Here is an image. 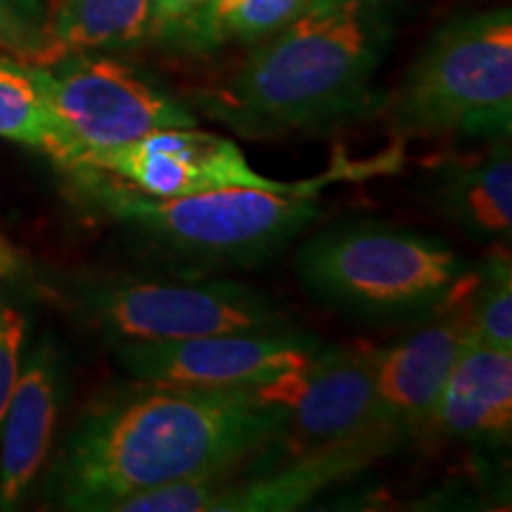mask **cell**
Returning a JSON list of instances; mask_svg holds the SVG:
<instances>
[{"instance_id": "cell-14", "label": "cell", "mask_w": 512, "mask_h": 512, "mask_svg": "<svg viewBox=\"0 0 512 512\" xmlns=\"http://www.w3.org/2000/svg\"><path fill=\"white\" fill-rule=\"evenodd\" d=\"M425 185L432 207L467 238L491 249L510 245V140H491L484 150L434 159Z\"/></svg>"}, {"instance_id": "cell-16", "label": "cell", "mask_w": 512, "mask_h": 512, "mask_svg": "<svg viewBox=\"0 0 512 512\" xmlns=\"http://www.w3.org/2000/svg\"><path fill=\"white\" fill-rule=\"evenodd\" d=\"M46 27L64 53L131 48L150 38V0H55Z\"/></svg>"}, {"instance_id": "cell-25", "label": "cell", "mask_w": 512, "mask_h": 512, "mask_svg": "<svg viewBox=\"0 0 512 512\" xmlns=\"http://www.w3.org/2000/svg\"><path fill=\"white\" fill-rule=\"evenodd\" d=\"M5 3H10L12 8L22 10L24 15L38 19V22H46L48 19L46 0H5Z\"/></svg>"}, {"instance_id": "cell-2", "label": "cell", "mask_w": 512, "mask_h": 512, "mask_svg": "<svg viewBox=\"0 0 512 512\" xmlns=\"http://www.w3.org/2000/svg\"><path fill=\"white\" fill-rule=\"evenodd\" d=\"M392 41L387 8L311 3L233 74L197 93L195 105L249 140L332 126L370 100Z\"/></svg>"}, {"instance_id": "cell-12", "label": "cell", "mask_w": 512, "mask_h": 512, "mask_svg": "<svg viewBox=\"0 0 512 512\" xmlns=\"http://www.w3.org/2000/svg\"><path fill=\"white\" fill-rule=\"evenodd\" d=\"M403 441L389 427L356 434L335 444L290 456L287 463L261 467L256 475L207 479L200 512H290L316 501L332 486L349 482Z\"/></svg>"}, {"instance_id": "cell-5", "label": "cell", "mask_w": 512, "mask_h": 512, "mask_svg": "<svg viewBox=\"0 0 512 512\" xmlns=\"http://www.w3.org/2000/svg\"><path fill=\"white\" fill-rule=\"evenodd\" d=\"M387 126L396 140H510V8L441 24L389 100Z\"/></svg>"}, {"instance_id": "cell-17", "label": "cell", "mask_w": 512, "mask_h": 512, "mask_svg": "<svg viewBox=\"0 0 512 512\" xmlns=\"http://www.w3.org/2000/svg\"><path fill=\"white\" fill-rule=\"evenodd\" d=\"M0 138L38 147L62 171L72 169L79 147L31 79L27 64L0 55Z\"/></svg>"}, {"instance_id": "cell-15", "label": "cell", "mask_w": 512, "mask_h": 512, "mask_svg": "<svg viewBox=\"0 0 512 512\" xmlns=\"http://www.w3.org/2000/svg\"><path fill=\"white\" fill-rule=\"evenodd\" d=\"M427 430L467 444H508L512 432V351L470 335L441 389Z\"/></svg>"}, {"instance_id": "cell-18", "label": "cell", "mask_w": 512, "mask_h": 512, "mask_svg": "<svg viewBox=\"0 0 512 512\" xmlns=\"http://www.w3.org/2000/svg\"><path fill=\"white\" fill-rule=\"evenodd\" d=\"M472 335L482 342L512 351V268L508 249L472 266Z\"/></svg>"}, {"instance_id": "cell-21", "label": "cell", "mask_w": 512, "mask_h": 512, "mask_svg": "<svg viewBox=\"0 0 512 512\" xmlns=\"http://www.w3.org/2000/svg\"><path fill=\"white\" fill-rule=\"evenodd\" d=\"M27 337V316L10 304H0V427L22 370V349Z\"/></svg>"}, {"instance_id": "cell-23", "label": "cell", "mask_w": 512, "mask_h": 512, "mask_svg": "<svg viewBox=\"0 0 512 512\" xmlns=\"http://www.w3.org/2000/svg\"><path fill=\"white\" fill-rule=\"evenodd\" d=\"M204 5V0H150V38L166 43Z\"/></svg>"}, {"instance_id": "cell-9", "label": "cell", "mask_w": 512, "mask_h": 512, "mask_svg": "<svg viewBox=\"0 0 512 512\" xmlns=\"http://www.w3.org/2000/svg\"><path fill=\"white\" fill-rule=\"evenodd\" d=\"M325 347L323 339L297 328L221 332L119 342L117 361L136 382L183 389H254L306 366Z\"/></svg>"}, {"instance_id": "cell-1", "label": "cell", "mask_w": 512, "mask_h": 512, "mask_svg": "<svg viewBox=\"0 0 512 512\" xmlns=\"http://www.w3.org/2000/svg\"><path fill=\"white\" fill-rule=\"evenodd\" d=\"M285 413L249 389L138 382L93 403L64 441L50 489L67 510L114 512L185 479L226 477L278 444Z\"/></svg>"}, {"instance_id": "cell-8", "label": "cell", "mask_w": 512, "mask_h": 512, "mask_svg": "<svg viewBox=\"0 0 512 512\" xmlns=\"http://www.w3.org/2000/svg\"><path fill=\"white\" fill-rule=\"evenodd\" d=\"M76 166H91L117 178L140 195L171 200L223 188H256L268 192H323L325 185L349 178L351 169L335 171L306 181H278L252 169L238 143L197 126L162 128L133 143L95 150L83 155ZM69 169V171H72Z\"/></svg>"}, {"instance_id": "cell-3", "label": "cell", "mask_w": 512, "mask_h": 512, "mask_svg": "<svg viewBox=\"0 0 512 512\" xmlns=\"http://www.w3.org/2000/svg\"><path fill=\"white\" fill-rule=\"evenodd\" d=\"M67 174L138 245L188 271L266 264L320 216L318 192L223 188L157 200L91 166H76Z\"/></svg>"}, {"instance_id": "cell-6", "label": "cell", "mask_w": 512, "mask_h": 512, "mask_svg": "<svg viewBox=\"0 0 512 512\" xmlns=\"http://www.w3.org/2000/svg\"><path fill=\"white\" fill-rule=\"evenodd\" d=\"M79 302L95 328L117 342L294 328L290 313L266 292L235 280L121 275L86 285Z\"/></svg>"}, {"instance_id": "cell-19", "label": "cell", "mask_w": 512, "mask_h": 512, "mask_svg": "<svg viewBox=\"0 0 512 512\" xmlns=\"http://www.w3.org/2000/svg\"><path fill=\"white\" fill-rule=\"evenodd\" d=\"M311 0H240L221 29V46L226 43H254L266 41L287 24H292L309 8Z\"/></svg>"}, {"instance_id": "cell-7", "label": "cell", "mask_w": 512, "mask_h": 512, "mask_svg": "<svg viewBox=\"0 0 512 512\" xmlns=\"http://www.w3.org/2000/svg\"><path fill=\"white\" fill-rule=\"evenodd\" d=\"M27 69L79 147V159L162 128L197 126L195 112L185 102L152 76L114 57L67 53L46 67L27 64Z\"/></svg>"}, {"instance_id": "cell-4", "label": "cell", "mask_w": 512, "mask_h": 512, "mask_svg": "<svg viewBox=\"0 0 512 512\" xmlns=\"http://www.w3.org/2000/svg\"><path fill=\"white\" fill-rule=\"evenodd\" d=\"M470 264L432 235L384 221H342L294 254V275L328 309L366 323L422 320Z\"/></svg>"}, {"instance_id": "cell-22", "label": "cell", "mask_w": 512, "mask_h": 512, "mask_svg": "<svg viewBox=\"0 0 512 512\" xmlns=\"http://www.w3.org/2000/svg\"><path fill=\"white\" fill-rule=\"evenodd\" d=\"M238 3L240 0H204L202 8L166 43L188 53H211L221 48L223 22Z\"/></svg>"}, {"instance_id": "cell-11", "label": "cell", "mask_w": 512, "mask_h": 512, "mask_svg": "<svg viewBox=\"0 0 512 512\" xmlns=\"http://www.w3.org/2000/svg\"><path fill=\"white\" fill-rule=\"evenodd\" d=\"M472 264L420 328L380 349L375 368L377 425L408 432L427 430L453 363L472 335Z\"/></svg>"}, {"instance_id": "cell-13", "label": "cell", "mask_w": 512, "mask_h": 512, "mask_svg": "<svg viewBox=\"0 0 512 512\" xmlns=\"http://www.w3.org/2000/svg\"><path fill=\"white\" fill-rule=\"evenodd\" d=\"M64 399V361L43 337L19 370L0 427V510H15L46 463Z\"/></svg>"}, {"instance_id": "cell-10", "label": "cell", "mask_w": 512, "mask_h": 512, "mask_svg": "<svg viewBox=\"0 0 512 512\" xmlns=\"http://www.w3.org/2000/svg\"><path fill=\"white\" fill-rule=\"evenodd\" d=\"M375 347H325L320 356L249 389L266 406L285 413L278 444L287 456L313 451L373 430L375 415Z\"/></svg>"}, {"instance_id": "cell-20", "label": "cell", "mask_w": 512, "mask_h": 512, "mask_svg": "<svg viewBox=\"0 0 512 512\" xmlns=\"http://www.w3.org/2000/svg\"><path fill=\"white\" fill-rule=\"evenodd\" d=\"M0 55L31 67H46L67 53L50 38L46 22L0 0Z\"/></svg>"}, {"instance_id": "cell-26", "label": "cell", "mask_w": 512, "mask_h": 512, "mask_svg": "<svg viewBox=\"0 0 512 512\" xmlns=\"http://www.w3.org/2000/svg\"><path fill=\"white\" fill-rule=\"evenodd\" d=\"M311 3H330V5H370V8H389L396 0H311Z\"/></svg>"}, {"instance_id": "cell-24", "label": "cell", "mask_w": 512, "mask_h": 512, "mask_svg": "<svg viewBox=\"0 0 512 512\" xmlns=\"http://www.w3.org/2000/svg\"><path fill=\"white\" fill-rule=\"evenodd\" d=\"M17 266H19V254L15 252V247L3 238V233H0V278H3V275L15 273Z\"/></svg>"}]
</instances>
